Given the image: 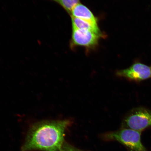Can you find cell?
Wrapping results in <instances>:
<instances>
[{
  "mask_svg": "<svg viewBox=\"0 0 151 151\" xmlns=\"http://www.w3.org/2000/svg\"><path fill=\"white\" fill-rule=\"evenodd\" d=\"M69 120L43 121L34 124L22 151H61Z\"/></svg>",
  "mask_w": 151,
  "mask_h": 151,
  "instance_id": "6da1fadb",
  "label": "cell"
},
{
  "mask_svg": "<svg viewBox=\"0 0 151 151\" xmlns=\"http://www.w3.org/2000/svg\"><path fill=\"white\" fill-rule=\"evenodd\" d=\"M103 37L93 32L72 28L70 46L73 50L81 47L89 51L97 48L100 39Z\"/></svg>",
  "mask_w": 151,
  "mask_h": 151,
  "instance_id": "7a4b0ae2",
  "label": "cell"
},
{
  "mask_svg": "<svg viewBox=\"0 0 151 151\" xmlns=\"http://www.w3.org/2000/svg\"><path fill=\"white\" fill-rule=\"evenodd\" d=\"M126 127L140 132L151 127V111L143 107L134 109L124 120Z\"/></svg>",
  "mask_w": 151,
  "mask_h": 151,
  "instance_id": "3957f363",
  "label": "cell"
},
{
  "mask_svg": "<svg viewBox=\"0 0 151 151\" xmlns=\"http://www.w3.org/2000/svg\"><path fill=\"white\" fill-rule=\"evenodd\" d=\"M133 151H146L141 141V132L129 129H123L109 135Z\"/></svg>",
  "mask_w": 151,
  "mask_h": 151,
  "instance_id": "277c9868",
  "label": "cell"
},
{
  "mask_svg": "<svg viewBox=\"0 0 151 151\" xmlns=\"http://www.w3.org/2000/svg\"><path fill=\"white\" fill-rule=\"evenodd\" d=\"M116 75L132 80L140 81L151 78V68L137 62L127 69L118 71Z\"/></svg>",
  "mask_w": 151,
  "mask_h": 151,
  "instance_id": "5b68a950",
  "label": "cell"
},
{
  "mask_svg": "<svg viewBox=\"0 0 151 151\" xmlns=\"http://www.w3.org/2000/svg\"><path fill=\"white\" fill-rule=\"evenodd\" d=\"M71 17L86 21L91 23L98 24V19L89 8L82 4L79 3L73 7L70 14Z\"/></svg>",
  "mask_w": 151,
  "mask_h": 151,
  "instance_id": "8992f818",
  "label": "cell"
},
{
  "mask_svg": "<svg viewBox=\"0 0 151 151\" xmlns=\"http://www.w3.org/2000/svg\"><path fill=\"white\" fill-rule=\"evenodd\" d=\"M71 18L72 28L88 30L94 32L104 37H105L104 34H103L100 30L99 25L73 17H71Z\"/></svg>",
  "mask_w": 151,
  "mask_h": 151,
  "instance_id": "52a82bcc",
  "label": "cell"
},
{
  "mask_svg": "<svg viewBox=\"0 0 151 151\" xmlns=\"http://www.w3.org/2000/svg\"><path fill=\"white\" fill-rule=\"evenodd\" d=\"M55 2L63 8L68 14L71 11L76 5L80 3V0H50Z\"/></svg>",
  "mask_w": 151,
  "mask_h": 151,
  "instance_id": "ba28073f",
  "label": "cell"
},
{
  "mask_svg": "<svg viewBox=\"0 0 151 151\" xmlns=\"http://www.w3.org/2000/svg\"><path fill=\"white\" fill-rule=\"evenodd\" d=\"M61 151H78L76 150L75 149L71 148L69 146H64L62 147Z\"/></svg>",
  "mask_w": 151,
  "mask_h": 151,
  "instance_id": "9c48e42d",
  "label": "cell"
}]
</instances>
